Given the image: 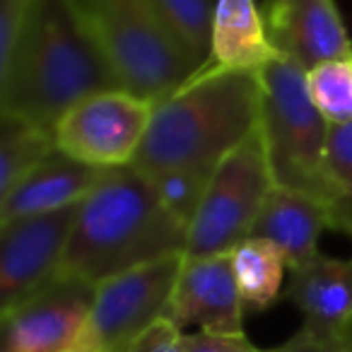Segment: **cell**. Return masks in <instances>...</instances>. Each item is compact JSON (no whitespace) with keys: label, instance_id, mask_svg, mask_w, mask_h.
I'll return each instance as SVG.
<instances>
[{"label":"cell","instance_id":"cell-19","mask_svg":"<svg viewBox=\"0 0 352 352\" xmlns=\"http://www.w3.org/2000/svg\"><path fill=\"white\" fill-rule=\"evenodd\" d=\"M157 20L201 68L210 56L212 12L210 0H147Z\"/></svg>","mask_w":352,"mask_h":352},{"label":"cell","instance_id":"cell-26","mask_svg":"<svg viewBox=\"0 0 352 352\" xmlns=\"http://www.w3.org/2000/svg\"><path fill=\"white\" fill-rule=\"evenodd\" d=\"M336 342H342V345H350L352 347V326H350V331H347L345 336H342L340 340H336Z\"/></svg>","mask_w":352,"mask_h":352},{"label":"cell","instance_id":"cell-11","mask_svg":"<svg viewBox=\"0 0 352 352\" xmlns=\"http://www.w3.org/2000/svg\"><path fill=\"white\" fill-rule=\"evenodd\" d=\"M244 302L232 254L184 258L164 318L176 328L201 326L206 333L244 336Z\"/></svg>","mask_w":352,"mask_h":352},{"label":"cell","instance_id":"cell-23","mask_svg":"<svg viewBox=\"0 0 352 352\" xmlns=\"http://www.w3.org/2000/svg\"><path fill=\"white\" fill-rule=\"evenodd\" d=\"M184 352H278L256 347L246 336H220V333L198 331L182 338Z\"/></svg>","mask_w":352,"mask_h":352},{"label":"cell","instance_id":"cell-22","mask_svg":"<svg viewBox=\"0 0 352 352\" xmlns=\"http://www.w3.org/2000/svg\"><path fill=\"white\" fill-rule=\"evenodd\" d=\"M34 0H0V65H6Z\"/></svg>","mask_w":352,"mask_h":352},{"label":"cell","instance_id":"cell-18","mask_svg":"<svg viewBox=\"0 0 352 352\" xmlns=\"http://www.w3.org/2000/svg\"><path fill=\"white\" fill-rule=\"evenodd\" d=\"M0 196L56 150L54 131L15 113H0Z\"/></svg>","mask_w":352,"mask_h":352},{"label":"cell","instance_id":"cell-27","mask_svg":"<svg viewBox=\"0 0 352 352\" xmlns=\"http://www.w3.org/2000/svg\"><path fill=\"white\" fill-rule=\"evenodd\" d=\"M3 352H10V350H8V347H3Z\"/></svg>","mask_w":352,"mask_h":352},{"label":"cell","instance_id":"cell-10","mask_svg":"<svg viewBox=\"0 0 352 352\" xmlns=\"http://www.w3.org/2000/svg\"><path fill=\"white\" fill-rule=\"evenodd\" d=\"M78 206L0 222V304L15 309L58 275Z\"/></svg>","mask_w":352,"mask_h":352},{"label":"cell","instance_id":"cell-4","mask_svg":"<svg viewBox=\"0 0 352 352\" xmlns=\"http://www.w3.org/2000/svg\"><path fill=\"white\" fill-rule=\"evenodd\" d=\"M258 75L263 85L261 135L273 184L316 198L333 212L336 188L326 164L331 123L309 97L307 70L280 56Z\"/></svg>","mask_w":352,"mask_h":352},{"label":"cell","instance_id":"cell-6","mask_svg":"<svg viewBox=\"0 0 352 352\" xmlns=\"http://www.w3.org/2000/svg\"><path fill=\"white\" fill-rule=\"evenodd\" d=\"M273 186L258 126L212 174L198 212L188 225L186 256L203 258L232 254L251 236Z\"/></svg>","mask_w":352,"mask_h":352},{"label":"cell","instance_id":"cell-14","mask_svg":"<svg viewBox=\"0 0 352 352\" xmlns=\"http://www.w3.org/2000/svg\"><path fill=\"white\" fill-rule=\"evenodd\" d=\"M104 171L107 169L102 166L85 164L65 152L54 150L20 184L0 196V222L80 206L99 184Z\"/></svg>","mask_w":352,"mask_h":352},{"label":"cell","instance_id":"cell-2","mask_svg":"<svg viewBox=\"0 0 352 352\" xmlns=\"http://www.w3.org/2000/svg\"><path fill=\"white\" fill-rule=\"evenodd\" d=\"M109 89L126 87L70 0H34L0 65V113L54 131L75 104Z\"/></svg>","mask_w":352,"mask_h":352},{"label":"cell","instance_id":"cell-20","mask_svg":"<svg viewBox=\"0 0 352 352\" xmlns=\"http://www.w3.org/2000/svg\"><path fill=\"white\" fill-rule=\"evenodd\" d=\"M307 92L328 123L352 121V56L307 70Z\"/></svg>","mask_w":352,"mask_h":352},{"label":"cell","instance_id":"cell-17","mask_svg":"<svg viewBox=\"0 0 352 352\" xmlns=\"http://www.w3.org/2000/svg\"><path fill=\"white\" fill-rule=\"evenodd\" d=\"M232 265L246 311L258 314L273 307L283 289L285 270H289L283 251L270 241L249 236L232 251Z\"/></svg>","mask_w":352,"mask_h":352},{"label":"cell","instance_id":"cell-15","mask_svg":"<svg viewBox=\"0 0 352 352\" xmlns=\"http://www.w3.org/2000/svg\"><path fill=\"white\" fill-rule=\"evenodd\" d=\"M326 230H333V212L326 203L273 186L251 236L278 246L292 270L316 258L318 239Z\"/></svg>","mask_w":352,"mask_h":352},{"label":"cell","instance_id":"cell-7","mask_svg":"<svg viewBox=\"0 0 352 352\" xmlns=\"http://www.w3.org/2000/svg\"><path fill=\"white\" fill-rule=\"evenodd\" d=\"M186 254L152 261L97 285L87 328V352H128L169 309Z\"/></svg>","mask_w":352,"mask_h":352},{"label":"cell","instance_id":"cell-24","mask_svg":"<svg viewBox=\"0 0 352 352\" xmlns=\"http://www.w3.org/2000/svg\"><path fill=\"white\" fill-rule=\"evenodd\" d=\"M184 331L171 321L162 318L152 328H147L140 338L131 345L128 352H184L182 345Z\"/></svg>","mask_w":352,"mask_h":352},{"label":"cell","instance_id":"cell-16","mask_svg":"<svg viewBox=\"0 0 352 352\" xmlns=\"http://www.w3.org/2000/svg\"><path fill=\"white\" fill-rule=\"evenodd\" d=\"M280 58L256 0H215L210 56L201 68L261 73Z\"/></svg>","mask_w":352,"mask_h":352},{"label":"cell","instance_id":"cell-1","mask_svg":"<svg viewBox=\"0 0 352 352\" xmlns=\"http://www.w3.org/2000/svg\"><path fill=\"white\" fill-rule=\"evenodd\" d=\"M261 107L258 73L198 68L155 104L133 166L155 184L184 182L206 193L222 160L261 126Z\"/></svg>","mask_w":352,"mask_h":352},{"label":"cell","instance_id":"cell-25","mask_svg":"<svg viewBox=\"0 0 352 352\" xmlns=\"http://www.w3.org/2000/svg\"><path fill=\"white\" fill-rule=\"evenodd\" d=\"M278 352H352V347L342 345V342H336V340H331V342L311 340V338L297 333V336L289 338L285 345H280Z\"/></svg>","mask_w":352,"mask_h":352},{"label":"cell","instance_id":"cell-9","mask_svg":"<svg viewBox=\"0 0 352 352\" xmlns=\"http://www.w3.org/2000/svg\"><path fill=\"white\" fill-rule=\"evenodd\" d=\"M94 294L97 285L58 273L3 314V347L10 352H87Z\"/></svg>","mask_w":352,"mask_h":352},{"label":"cell","instance_id":"cell-21","mask_svg":"<svg viewBox=\"0 0 352 352\" xmlns=\"http://www.w3.org/2000/svg\"><path fill=\"white\" fill-rule=\"evenodd\" d=\"M326 164L336 188L333 230L352 234V121L328 126Z\"/></svg>","mask_w":352,"mask_h":352},{"label":"cell","instance_id":"cell-8","mask_svg":"<svg viewBox=\"0 0 352 352\" xmlns=\"http://www.w3.org/2000/svg\"><path fill=\"white\" fill-rule=\"evenodd\" d=\"M152 111L155 102L128 89L92 94L56 123V150L102 169L128 166L140 152Z\"/></svg>","mask_w":352,"mask_h":352},{"label":"cell","instance_id":"cell-5","mask_svg":"<svg viewBox=\"0 0 352 352\" xmlns=\"http://www.w3.org/2000/svg\"><path fill=\"white\" fill-rule=\"evenodd\" d=\"M70 6L99 41L128 92L157 104L198 70L147 0H70Z\"/></svg>","mask_w":352,"mask_h":352},{"label":"cell","instance_id":"cell-3","mask_svg":"<svg viewBox=\"0 0 352 352\" xmlns=\"http://www.w3.org/2000/svg\"><path fill=\"white\" fill-rule=\"evenodd\" d=\"M188 225L182 222L155 182L138 166L107 169L78 206L73 234L58 273L92 285L152 261L186 254Z\"/></svg>","mask_w":352,"mask_h":352},{"label":"cell","instance_id":"cell-12","mask_svg":"<svg viewBox=\"0 0 352 352\" xmlns=\"http://www.w3.org/2000/svg\"><path fill=\"white\" fill-rule=\"evenodd\" d=\"M263 17L280 56L304 70L352 56V39L336 0H265Z\"/></svg>","mask_w":352,"mask_h":352},{"label":"cell","instance_id":"cell-13","mask_svg":"<svg viewBox=\"0 0 352 352\" xmlns=\"http://www.w3.org/2000/svg\"><path fill=\"white\" fill-rule=\"evenodd\" d=\"M285 297L304 318L297 333L323 342L340 340L352 326V258L318 254L292 268Z\"/></svg>","mask_w":352,"mask_h":352}]
</instances>
